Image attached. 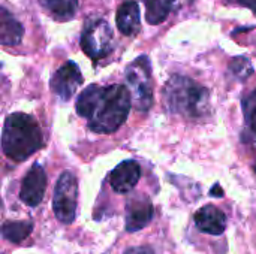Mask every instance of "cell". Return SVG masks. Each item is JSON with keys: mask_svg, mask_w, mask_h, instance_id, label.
Here are the masks:
<instances>
[{"mask_svg": "<svg viewBox=\"0 0 256 254\" xmlns=\"http://www.w3.org/2000/svg\"><path fill=\"white\" fill-rule=\"evenodd\" d=\"M132 106L128 87L92 84L76 99V112L86 118L90 130L96 133H114L126 121Z\"/></svg>", "mask_w": 256, "mask_h": 254, "instance_id": "obj_1", "label": "cell"}, {"mask_svg": "<svg viewBox=\"0 0 256 254\" xmlns=\"http://www.w3.org/2000/svg\"><path fill=\"white\" fill-rule=\"evenodd\" d=\"M44 147V135L38 121L24 112L6 117L2 133V150L14 162H24Z\"/></svg>", "mask_w": 256, "mask_h": 254, "instance_id": "obj_2", "label": "cell"}, {"mask_svg": "<svg viewBox=\"0 0 256 254\" xmlns=\"http://www.w3.org/2000/svg\"><path fill=\"white\" fill-rule=\"evenodd\" d=\"M166 106L171 112L189 118H200L208 112V91L190 78L174 75L164 90Z\"/></svg>", "mask_w": 256, "mask_h": 254, "instance_id": "obj_3", "label": "cell"}, {"mask_svg": "<svg viewBox=\"0 0 256 254\" xmlns=\"http://www.w3.org/2000/svg\"><path fill=\"white\" fill-rule=\"evenodd\" d=\"M126 84L134 106L138 111H148L153 105L152 66L147 55H140L126 67Z\"/></svg>", "mask_w": 256, "mask_h": 254, "instance_id": "obj_4", "label": "cell"}, {"mask_svg": "<svg viewBox=\"0 0 256 254\" xmlns=\"http://www.w3.org/2000/svg\"><path fill=\"white\" fill-rule=\"evenodd\" d=\"M78 204V181L72 172H63L57 180L54 196H52V210L58 222L69 225L75 220Z\"/></svg>", "mask_w": 256, "mask_h": 254, "instance_id": "obj_5", "label": "cell"}, {"mask_svg": "<svg viewBox=\"0 0 256 254\" xmlns=\"http://www.w3.org/2000/svg\"><path fill=\"white\" fill-rule=\"evenodd\" d=\"M81 48L87 57L98 61L112 51V30L104 19H96L82 31Z\"/></svg>", "mask_w": 256, "mask_h": 254, "instance_id": "obj_6", "label": "cell"}, {"mask_svg": "<svg viewBox=\"0 0 256 254\" xmlns=\"http://www.w3.org/2000/svg\"><path fill=\"white\" fill-rule=\"evenodd\" d=\"M82 84V75L80 67L74 61H66L62 67H58L50 79L51 91L63 102H68L78 87Z\"/></svg>", "mask_w": 256, "mask_h": 254, "instance_id": "obj_7", "label": "cell"}, {"mask_svg": "<svg viewBox=\"0 0 256 254\" xmlns=\"http://www.w3.org/2000/svg\"><path fill=\"white\" fill-rule=\"evenodd\" d=\"M46 189V175L40 165L34 163L28 172L26 174L21 190H20V199L28 205V207H38L45 195Z\"/></svg>", "mask_w": 256, "mask_h": 254, "instance_id": "obj_8", "label": "cell"}, {"mask_svg": "<svg viewBox=\"0 0 256 254\" xmlns=\"http://www.w3.org/2000/svg\"><path fill=\"white\" fill-rule=\"evenodd\" d=\"M153 204L146 196H136L126 205V231L138 232L153 220Z\"/></svg>", "mask_w": 256, "mask_h": 254, "instance_id": "obj_9", "label": "cell"}, {"mask_svg": "<svg viewBox=\"0 0 256 254\" xmlns=\"http://www.w3.org/2000/svg\"><path fill=\"white\" fill-rule=\"evenodd\" d=\"M141 177V168L135 160H124L117 165L110 174V184L117 193H129L138 184Z\"/></svg>", "mask_w": 256, "mask_h": 254, "instance_id": "obj_10", "label": "cell"}, {"mask_svg": "<svg viewBox=\"0 0 256 254\" xmlns=\"http://www.w3.org/2000/svg\"><path fill=\"white\" fill-rule=\"evenodd\" d=\"M195 225L200 232L219 237L226 229V216L214 205H206L195 214Z\"/></svg>", "mask_w": 256, "mask_h": 254, "instance_id": "obj_11", "label": "cell"}, {"mask_svg": "<svg viewBox=\"0 0 256 254\" xmlns=\"http://www.w3.org/2000/svg\"><path fill=\"white\" fill-rule=\"evenodd\" d=\"M117 27L124 36H135L141 28L140 6L135 0L123 1L117 9Z\"/></svg>", "mask_w": 256, "mask_h": 254, "instance_id": "obj_12", "label": "cell"}, {"mask_svg": "<svg viewBox=\"0 0 256 254\" xmlns=\"http://www.w3.org/2000/svg\"><path fill=\"white\" fill-rule=\"evenodd\" d=\"M24 36V28L15 16L0 6V43L4 46H15L21 42Z\"/></svg>", "mask_w": 256, "mask_h": 254, "instance_id": "obj_13", "label": "cell"}, {"mask_svg": "<svg viewBox=\"0 0 256 254\" xmlns=\"http://www.w3.org/2000/svg\"><path fill=\"white\" fill-rule=\"evenodd\" d=\"M39 3L54 19L62 22L72 19L78 9V0H39Z\"/></svg>", "mask_w": 256, "mask_h": 254, "instance_id": "obj_14", "label": "cell"}, {"mask_svg": "<svg viewBox=\"0 0 256 254\" xmlns=\"http://www.w3.org/2000/svg\"><path fill=\"white\" fill-rule=\"evenodd\" d=\"M174 1L176 0H144L147 22L153 25L164 22L174 6Z\"/></svg>", "mask_w": 256, "mask_h": 254, "instance_id": "obj_15", "label": "cell"}, {"mask_svg": "<svg viewBox=\"0 0 256 254\" xmlns=\"http://www.w3.org/2000/svg\"><path fill=\"white\" fill-rule=\"evenodd\" d=\"M32 231L33 225L30 222H6L0 228V235L14 244H20L24 238L30 235Z\"/></svg>", "mask_w": 256, "mask_h": 254, "instance_id": "obj_16", "label": "cell"}, {"mask_svg": "<svg viewBox=\"0 0 256 254\" xmlns=\"http://www.w3.org/2000/svg\"><path fill=\"white\" fill-rule=\"evenodd\" d=\"M243 109H244V118L249 126V129L256 133V90L252 91L243 102Z\"/></svg>", "mask_w": 256, "mask_h": 254, "instance_id": "obj_17", "label": "cell"}, {"mask_svg": "<svg viewBox=\"0 0 256 254\" xmlns=\"http://www.w3.org/2000/svg\"><path fill=\"white\" fill-rule=\"evenodd\" d=\"M231 72H234L236 76H238L240 79H246L250 73H252V66L249 63L248 58L244 57H237L232 60L231 66H230Z\"/></svg>", "mask_w": 256, "mask_h": 254, "instance_id": "obj_18", "label": "cell"}, {"mask_svg": "<svg viewBox=\"0 0 256 254\" xmlns=\"http://www.w3.org/2000/svg\"><path fill=\"white\" fill-rule=\"evenodd\" d=\"M124 254H154V252L148 247H132V249L126 250Z\"/></svg>", "mask_w": 256, "mask_h": 254, "instance_id": "obj_19", "label": "cell"}, {"mask_svg": "<svg viewBox=\"0 0 256 254\" xmlns=\"http://www.w3.org/2000/svg\"><path fill=\"white\" fill-rule=\"evenodd\" d=\"M237 1H238L240 4L249 7V9L256 15V0H237Z\"/></svg>", "mask_w": 256, "mask_h": 254, "instance_id": "obj_20", "label": "cell"}, {"mask_svg": "<svg viewBox=\"0 0 256 254\" xmlns=\"http://www.w3.org/2000/svg\"><path fill=\"white\" fill-rule=\"evenodd\" d=\"M212 196H218V198L224 196V190L219 187V184H216V186L213 187V190H212Z\"/></svg>", "mask_w": 256, "mask_h": 254, "instance_id": "obj_21", "label": "cell"}]
</instances>
